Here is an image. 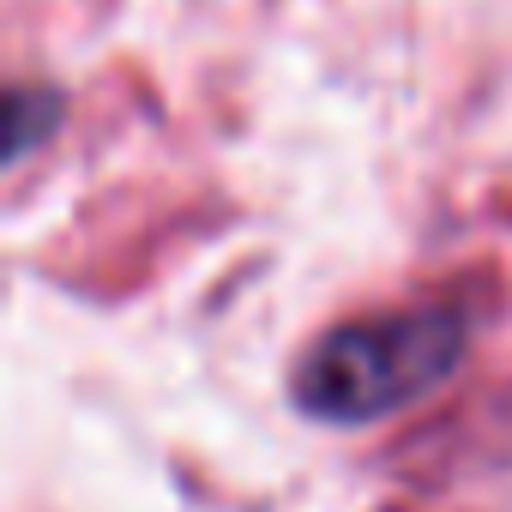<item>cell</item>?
Returning <instances> with one entry per match:
<instances>
[{
    "label": "cell",
    "mask_w": 512,
    "mask_h": 512,
    "mask_svg": "<svg viewBox=\"0 0 512 512\" xmlns=\"http://www.w3.org/2000/svg\"><path fill=\"white\" fill-rule=\"evenodd\" d=\"M470 350V326L458 308H398V314H368L338 332H326L290 380V398L314 422L362 428L386 422L428 392H440Z\"/></svg>",
    "instance_id": "cell-1"
}]
</instances>
